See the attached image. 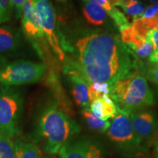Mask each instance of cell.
<instances>
[{"mask_svg": "<svg viewBox=\"0 0 158 158\" xmlns=\"http://www.w3.org/2000/svg\"><path fill=\"white\" fill-rule=\"evenodd\" d=\"M77 59L66 67L87 85L107 83L113 87L117 81L135 71V57L116 35L96 33L76 43Z\"/></svg>", "mask_w": 158, "mask_h": 158, "instance_id": "6da1fadb", "label": "cell"}, {"mask_svg": "<svg viewBox=\"0 0 158 158\" xmlns=\"http://www.w3.org/2000/svg\"><path fill=\"white\" fill-rule=\"evenodd\" d=\"M81 128L56 104H51L40 114L37 134L42 139L43 149L49 155H56L64 144Z\"/></svg>", "mask_w": 158, "mask_h": 158, "instance_id": "7a4b0ae2", "label": "cell"}, {"mask_svg": "<svg viewBox=\"0 0 158 158\" xmlns=\"http://www.w3.org/2000/svg\"><path fill=\"white\" fill-rule=\"evenodd\" d=\"M110 97L117 108L129 114L155 104L154 94L147 79L136 71L117 81Z\"/></svg>", "mask_w": 158, "mask_h": 158, "instance_id": "3957f363", "label": "cell"}, {"mask_svg": "<svg viewBox=\"0 0 158 158\" xmlns=\"http://www.w3.org/2000/svg\"><path fill=\"white\" fill-rule=\"evenodd\" d=\"M23 107L21 94L10 86L0 90V135L12 138L19 133V122Z\"/></svg>", "mask_w": 158, "mask_h": 158, "instance_id": "277c9868", "label": "cell"}, {"mask_svg": "<svg viewBox=\"0 0 158 158\" xmlns=\"http://www.w3.org/2000/svg\"><path fill=\"white\" fill-rule=\"evenodd\" d=\"M46 72L43 63L18 60L0 68V84L5 86L39 81Z\"/></svg>", "mask_w": 158, "mask_h": 158, "instance_id": "5b68a950", "label": "cell"}, {"mask_svg": "<svg viewBox=\"0 0 158 158\" xmlns=\"http://www.w3.org/2000/svg\"><path fill=\"white\" fill-rule=\"evenodd\" d=\"M33 2L43 34L59 59L63 60L64 59V54L61 48L56 31V17L54 7L49 0H33Z\"/></svg>", "mask_w": 158, "mask_h": 158, "instance_id": "8992f818", "label": "cell"}, {"mask_svg": "<svg viewBox=\"0 0 158 158\" xmlns=\"http://www.w3.org/2000/svg\"><path fill=\"white\" fill-rule=\"evenodd\" d=\"M108 130V135L112 141L122 144L139 145L134 133L130 114L117 108V113Z\"/></svg>", "mask_w": 158, "mask_h": 158, "instance_id": "52a82bcc", "label": "cell"}, {"mask_svg": "<svg viewBox=\"0 0 158 158\" xmlns=\"http://www.w3.org/2000/svg\"><path fill=\"white\" fill-rule=\"evenodd\" d=\"M134 133L140 143L152 136L157 129L158 120L156 114L150 110H138L130 114Z\"/></svg>", "mask_w": 158, "mask_h": 158, "instance_id": "ba28073f", "label": "cell"}, {"mask_svg": "<svg viewBox=\"0 0 158 158\" xmlns=\"http://www.w3.org/2000/svg\"><path fill=\"white\" fill-rule=\"evenodd\" d=\"M60 158H101V150L86 140L68 141L59 151Z\"/></svg>", "mask_w": 158, "mask_h": 158, "instance_id": "9c48e42d", "label": "cell"}, {"mask_svg": "<svg viewBox=\"0 0 158 158\" xmlns=\"http://www.w3.org/2000/svg\"><path fill=\"white\" fill-rule=\"evenodd\" d=\"M23 32L31 39H42L44 34L41 27L33 0H26L21 12Z\"/></svg>", "mask_w": 158, "mask_h": 158, "instance_id": "30bf717a", "label": "cell"}, {"mask_svg": "<svg viewBox=\"0 0 158 158\" xmlns=\"http://www.w3.org/2000/svg\"><path fill=\"white\" fill-rule=\"evenodd\" d=\"M89 110L96 117L102 120L114 118L117 113V106L109 94H104L91 102Z\"/></svg>", "mask_w": 158, "mask_h": 158, "instance_id": "8fae6325", "label": "cell"}, {"mask_svg": "<svg viewBox=\"0 0 158 158\" xmlns=\"http://www.w3.org/2000/svg\"><path fill=\"white\" fill-rule=\"evenodd\" d=\"M68 75L72 84V94L75 102L84 109H88L90 106V100L87 84L76 75Z\"/></svg>", "mask_w": 158, "mask_h": 158, "instance_id": "7c38bea8", "label": "cell"}, {"mask_svg": "<svg viewBox=\"0 0 158 158\" xmlns=\"http://www.w3.org/2000/svg\"><path fill=\"white\" fill-rule=\"evenodd\" d=\"M19 33L10 26L0 25V53L14 51L19 44Z\"/></svg>", "mask_w": 158, "mask_h": 158, "instance_id": "4fadbf2b", "label": "cell"}, {"mask_svg": "<svg viewBox=\"0 0 158 158\" xmlns=\"http://www.w3.org/2000/svg\"><path fill=\"white\" fill-rule=\"evenodd\" d=\"M83 12L86 19L94 25L102 24L107 17V12L102 7L86 0H85Z\"/></svg>", "mask_w": 158, "mask_h": 158, "instance_id": "5bb4252c", "label": "cell"}, {"mask_svg": "<svg viewBox=\"0 0 158 158\" xmlns=\"http://www.w3.org/2000/svg\"><path fill=\"white\" fill-rule=\"evenodd\" d=\"M86 1L96 4V5L102 7L107 12L108 14L114 19L116 24L119 27V29L130 23L128 22L127 19H126L125 15L121 11L116 9L115 7L110 5L108 0H86Z\"/></svg>", "mask_w": 158, "mask_h": 158, "instance_id": "9a60e30c", "label": "cell"}, {"mask_svg": "<svg viewBox=\"0 0 158 158\" xmlns=\"http://www.w3.org/2000/svg\"><path fill=\"white\" fill-rule=\"evenodd\" d=\"M15 158H41L40 149L34 143L19 141L15 144Z\"/></svg>", "mask_w": 158, "mask_h": 158, "instance_id": "2e32d148", "label": "cell"}, {"mask_svg": "<svg viewBox=\"0 0 158 158\" xmlns=\"http://www.w3.org/2000/svg\"><path fill=\"white\" fill-rule=\"evenodd\" d=\"M81 114L86 119L88 126L92 130L100 132V133H104L107 131L110 127V122L108 120H102L96 117L89 108L83 110Z\"/></svg>", "mask_w": 158, "mask_h": 158, "instance_id": "e0dca14e", "label": "cell"}, {"mask_svg": "<svg viewBox=\"0 0 158 158\" xmlns=\"http://www.w3.org/2000/svg\"><path fill=\"white\" fill-rule=\"evenodd\" d=\"M89 87V96L90 103L97 98H102L104 94H109L110 95L112 92V87L110 84L107 83H93L88 86Z\"/></svg>", "mask_w": 158, "mask_h": 158, "instance_id": "ac0fdd59", "label": "cell"}, {"mask_svg": "<svg viewBox=\"0 0 158 158\" xmlns=\"http://www.w3.org/2000/svg\"><path fill=\"white\" fill-rule=\"evenodd\" d=\"M0 158H15V143L3 135H0Z\"/></svg>", "mask_w": 158, "mask_h": 158, "instance_id": "d6986e66", "label": "cell"}, {"mask_svg": "<svg viewBox=\"0 0 158 158\" xmlns=\"http://www.w3.org/2000/svg\"><path fill=\"white\" fill-rule=\"evenodd\" d=\"M140 69L141 70L142 76L147 78L150 81L158 85V64L150 63L145 66L141 65Z\"/></svg>", "mask_w": 158, "mask_h": 158, "instance_id": "ffe728a7", "label": "cell"}, {"mask_svg": "<svg viewBox=\"0 0 158 158\" xmlns=\"http://www.w3.org/2000/svg\"><path fill=\"white\" fill-rule=\"evenodd\" d=\"M123 10L126 13V15L133 18L134 21V20L139 19L142 16L144 11L146 10V6L143 4L138 2L134 3L133 5H130L129 7L123 9Z\"/></svg>", "mask_w": 158, "mask_h": 158, "instance_id": "44dd1931", "label": "cell"}, {"mask_svg": "<svg viewBox=\"0 0 158 158\" xmlns=\"http://www.w3.org/2000/svg\"><path fill=\"white\" fill-rule=\"evenodd\" d=\"M12 8L10 0H0V25L10 21Z\"/></svg>", "mask_w": 158, "mask_h": 158, "instance_id": "7402d4cb", "label": "cell"}, {"mask_svg": "<svg viewBox=\"0 0 158 158\" xmlns=\"http://www.w3.org/2000/svg\"><path fill=\"white\" fill-rule=\"evenodd\" d=\"M141 18L152 20L156 22H158V3L154 4V5L148 7Z\"/></svg>", "mask_w": 158, "mask_h": 158, "instance_id": "603a6c76", "label": "cell"}, {"mask_svg": "<svg viewBox=\"0 0 158 158\" xmlns=\"http://www.w3.org/2000/svg\"><path fill=\"white\" fill-rule=\"evenodd\" d=\"M148 38L152 43L154 51L158 48V29H152L148 34Z\"/></svg>", "mask_w": 158, "mask_h": 158, "instance_id": "cb8c5ba5", "label": "cell"}, {"mask_svg": "<svg viewBox=\"0 0 158 158\" xmlns=\"http://www.w3.org/2000/svg\"><path fill=\"white\" fill-rule=\"evenodd\" d=\"M26 0H10L12 7H14L18 17H21L22 7Z\"/></svg>", "mask_w": 158, "mask_h": 158, "instance_id": "d4e9b609", "label": "cell"}, {"mask_svg": "<svg viewBox=\"0 0 158 158\" xmlns=\"http://www.w3.org/2000/svg\"><path fill=\"white\" fill-rule=\"evenodd\" d=\"M149 62L153 64H158V48L154 51L149 56Z\"/></svg>", "mask_w": 158, "mask_h": 158, "instance_id": "484cf974", "label": "cell"}, {"mask_svg": "<svg viewBox=\"0 0 158 158\" xmlns=\"http://www.w3.org/2000/svg\"><path fill=\"white\" fill-rule=\"evenodd\" d=\"M6 64V59L3 57L0 56V68L2 67L3 65H5Z\"/></svg>", "mask_w": 158, "mask_h": 158, "instance_id": "4316f807", "label": "cell"}, {"mask_svg": "<svg viewBox=\"0 0 158 158\" xmlns=\"http://www.w3.org/2000/svg\"><path fill=\"white\" fill-rule=\"evenodd\" d=\"M150 2L153 3V4H157L158 3V0H149Z\"/></svg>", "mask_w": 158, "mask_h": 158, "instance_id": "83f0119b", "label": "cell"}, {"mask_svg": "<svg viewBox=\"0 0 158 158\" xmlns=\"http://www.w3.org/2000/svg\"><path fill=\"white\" fill-rule=\"evenodd\" d=\"M130 1H131L132 2H133V3H135V2H138L139 0H130Z\"/></svg>", "mask_w": 158, "mask_h": 158, "instance_id": "f1b7e54d", "label": "cell"}, {"mask_svg": "<svg viewBox=\"0 0 158 158\" xmlns=\"http://www.w3.org/2000/svg\"><path fill=\"white\" fill-rule=\"evenodd\" d=\"M156 152H157V156H158V143L157 144V147H156Z\"/></svg>", "mask_w": 158, "mask_h": 158, "instance_id": "f546056e", "label": "cell"}, {"mask_svg": "<svg viewBox=\"0 0 158 158\" xmlns=\"http://www.w3.org/2000/svg\"><path fill=\"white\" fill-rule=\"evenodd\" d=\"M59 1H64V0H59Z\"/></svg>", "mask_w": 158, "mask_h": 158, "instance_id": "4dcf8cb0", "label": "cell"}]
</instances>
